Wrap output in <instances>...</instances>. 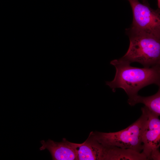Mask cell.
I'll list each match as a JSON object with an SVG mask.
<instances>
[{"instance_id":"cell-2","label":"cell","mask_w":160,"mask_h":160,"mask_svg":"<svg viewBox=\"0 0 160 160\" xmlns=\"http://www.w3.org/2000/svg\"><path fill=\"white\" fill-rule=\"evenodd\" d=\"M126 33L129 45L122 60L130 64L138 62L146 68L160 65V37L129 28Z\"/></svg>"},{"instance_id":"cell-3","label":"cell","mask_w":160,"mask_h":160,"mask_svg":"<svg viewBox=\"0 0 160 160\" xmlns=\"http://www.w3.org/2000/svg\"><path fill=\"white\" fill-rule=\"evenodd\" d=\"M141 110L140 117L124 129L108 133L92 132L89 135L104 146H116L141 152L143 149L142 136L147 120L144 106Z\"/></svg>"},{"instance_id":"cell-7","label":"cell","mask_w":160,"mask_h":160,"mask_svg":"<svg viewBox=\"0 0 160 160\" xmlns=\"http://www.w3.org/2000/svg\"><path fill=\"white\" fill-rule=\"evenodd\" d=\"M108 147L100 143L89 135L84 142L79 143L78 160H107Z\"/></svg>"},{"instance_id":"cell-9","label":"cell","mask_w":160,"mask_h":160,"mask_svg":"<svg viewBox=\"0 0 160 160\" xmlns=\"http://www.w3.org/2000/svg\"><path fill=\"white\" fill-rule=\"evenodd\" d=\"M160 153L159 149L153 151L150 155L149 159L159 160Z\"/></svg>"},{"instance_id":"cell-1","label":"cell","mask_w":160,"mask_h":160,"mask_svg":"<svg viewBox=\"0 0 160 160\" xmlns=\"http://www.w3.org/2000/svg\"><path fill=\"white\" fill-rule=\"evenodd\" d=\"M110 64L115 66L116 74L114 79L106 81V84L114 92L116 88H121L130 99L138 95L140 89L148 85L155 84L160 87V65L149 68L134 67L120 58L111 61Z\"/></svg>"},{"instance_id":"cell-6","label":"cell","mask_w":160,"mask_h":160,"mask_svg":"<svg viewBox=\"0 0 160 160\" xmlns=\"http://www.w3.org/2000/svg\"><path fill=\"white\" fill-rule=\"evenodd\" d=\"M42 146L40 151L47 149L50 153L54 160H78V151L79 143L70 142L64 138L61 142H56L49 139L40 142Z\"/></svg>"},{"instance_id":"cell-10","label":"cell","mask_w":160,"mask_h":160,"mask_svg":"<svg viewBox=\"0 0 160 160\" xmlns=\"http://www.w3.org/2000/svg\"><path fill=\"white\" fill-rule=\"evenodd\" d=\"M157 0V5L159 9L160 8V0Z\"/></svg>"},{"instance_id":"cell-5","label":"cell","mask_w":160,"mask_h":160,"mask_svg":"<svg viewBox=\"0 0 160 160\" xmlns=\"http://www.w3.org/2000/svg\"><path fill=\"white\" fill-rule=\"evenodd\" d=\"M144 107L147 120L142 136V152L149 160L152 152L159 149L160 145V120L159 116Z\"/></svg>"},{"instance_id":"cell-11","label":"cell","mask_w":160,"mask_h":160,"mask_svg":"<svg viewBox=\"0 0 160 160\" xmlns=\"http://www.w3.org/2000/svg\"><path fill=\"white\" fill-rule=\"evenodd\" d=\"M143 3H145L148 2L147 1V0H142Z\"/></svg>"},{"instance_id":"cell-4","label":"cell","mask_w":160,"mask_h":160,"mask_svg":"<svg viewBox=\"0 0 160 160\" xmlns=\"http://www.w3.org/2000/svg\"><path fill=\"white\" fill-rule=\"evenodd\" d=\"M131 7L133 20L129 29L160 37V9L154 10L148 2L140 3L138 0H127Z\"/></svg>"},{"instance_id":"cell-8","label":"cell","mask_w":160,"mask_h":160,"mask_svg":"<svg viewBox=\"0 0 160 160\" xmlns=\"http://www.w3.org/2000/svg\"><path fill=\"white\" fill-rule=\"evenodd\" d=\"M128 103L131 106L138 103H142L149 110L159 116L160 115V88L155 94L149 96L137 95L128 100Z\"/></svg>"}]
</instances>
